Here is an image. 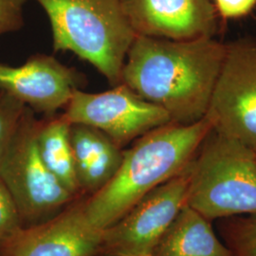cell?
Instances as JSON below:
<instances>
[{"mask_svg":"<svg viewBox=\"0 0 256 256\" xmlns=\"http://www.w3.org/2000/svg\"><path fill=\"white\" fill-rule=\"evenodd\" d=\"M227 50L214 37L170 40L136 36L122 82L164 110L171 122L191 124L209 108Z\"/></svg>","mask_w":256,"mask_h":256,"instance_id":"obj_1","label":"cell"},{"mask_svg":"<svg viewBox=\"0 0 256 256\" xmlns=\"http://www.w3.org/2000/svg\"><path fill=\"white\" fill-rule=\"evenodd\" d=\"M212 130L205 116L191 124H167L135 140L124 150L117 173L106 185L84 198V209L96 229L111 226L156 187L192 162Z\"/></svg>","mask_w":256,"mask_h":256,"instance_id":"obj_2","label":"cell"},{"mask_svg":"<svg viewBox=\"0 0 256 256\" xmlns=\"http://www.w3.org/2000/svg\"><path fill=\"white\" fill-rule=\"evenodd\" d=\"M50 23L54 52H70L90 63L111 86L122 82L136 34L120 0H36Z\"/></svg>","mask_w":256,"mask_h":256,"instance_id":"obj_3","label":"cell"},{"mask_svg":"<svg viewBox=\"0 0 256 256\" xmlns=\"http://www.w3.org/2000/svg\"><path fill=\"white\" fill-rule=\"evenodd\" d=\"M185 204L210 221L256 214L254 149L212 130L190 165Z\"/></svg>","mask_w":256,"mask_h":256,"instance_id":"obj_4","label":"cell"},{"mask_svg":"<svg viewBox=\"0 0 256 256\" xmlns=\"http://www.w3.org/2000/svg\"><path fill=\"white\" fill-rule=\"evenodd\" d=\"M39 119L25 108L0 164V180L16 202L24 226L52 218L75 198L50 172L36 142Z\"/></svg>","mask_w":256,"mask_h":256,"instance_id":"obj_5","label":"cell"},{"mask_svg":"<svg viewBox=\"0 0 256 256\" xmlns=\"http://www.w3.org/2000/svg\"><path fill=\"white\" fill-rule=\"evenodd\" d=\"M191 162L180 174L156 187L119 220L102 230L96 256H153L185 204Z\"/></svg>","mask_w":256,"mask_h":256,"instance_id":"obj_6","label":"cell"},{"mask_svg":"<svg viewBox=\"0 0 256 256\" xmlns=\"http://www.w3.org/2000/svg\"><path fill=\"white\" fill-rule=\"evenodd\" d=\"M206 117L214 131L256 149V43L227 45Z\"/></svg>","mask_w":256,"mask_h":256,"instance_id":"obj_7","label":"cell"},{"mask_svg":"<svg viewBox=\"0 0 256 256\" xmlns=\"http://www.w3.org/2000/svg\"><path fill=\"white\" fill-rule=\"evenodd\" d=\"M64 110L72 124L97 128L122 148L171 122L164 110L140 97L124 82L99 93L76 90Z\"/></svg>","mask_w":256,"mask_h":256,"instance_id":"obj_8","label":"cell"},{"mask_svg":"<svg viewBox=\"0 0 256 256\" xmlns=\"http://www.w3.org/2000/svg\"><path fill=\"white\" fill-rule=\"evenodd\" d=\"M101 238L80 196L52 218L16 230L0 245V256H96Z\"/></svg>","mask_w":256,"mask_h":256,"instance_id":"obj_9","label":"cell"},{"mask_svg":"<svg viewBox=\"0 0 256 256\" xmlns=\"http://www.w3.org/2000/svg\"><path fill=\"white\" fill-rule=\"evenodd\" d=\"M86 78L52 55H32L18 66L0 63V90L7 92L36 114L50 117L64 110Z\"/></svg>","mask_w":256,"mask_h":256,"instance_id":"obj_10","label":"cell"},{"mask_svg":"<svg viewBox=\"0 0 256 256\" xmlns=\"http://www.w3.org/2000/svg\"><path fill=\"white\" fill-rule=\"evenodd\" d=\"M136 36L170 40L214 37L218 12L212 0H120Z\"/></svg>","mask_w":256,"mask_h":256,"instance_id":"obj_11","label":"cell"},{"mask_svg":"<svg viewBox=\"0 0 256 256\" xmlns=\"http://www.w3.org/2000/svg\"><path fill=\"white\" fill-rule=\"evenodd\" d=\"M70 138L80 192L92 196L117 173L124 148L101 130L82 124H70Z\"/></svg>","mask_w":256,"mask_h":256,"instance_id":"obj_12","label":"cell"},{"mask_svg":"<svg viewBox=\"0 0 256 256\" xmlns=\"http://www.w3.org/2000/svg\"><path fill=\"white\" fill-rule=\"evenodd\" d=\"M152 256H234L212 229L210 220L184 204Z\"/></svg>","mask_w":256,"mask_h":256,"instance_id":"obj_13","label":"cell"},{"mask_svg":"<svg viewBox=\"0 0 256 256\" xmlns=\"http://www.w3.org/2000/svg\"><path fill=\"white\" fill-rule=\"evenodd\" d=\"M72 122L64 113L39 120L36 142L39 154L50 172L75 198H80L70 138Z\"/></svg>","mask_w":256,"mask_h":256,"instance_id":"obj_14","label":"cell"},{"mask_svg":"<svg viewBox=\"0 0 256 256\" xmlns=\"http://www.w3.org/2000/svg\"><path fill=\"white\" fill-rule=\"evenodd\" d=\"M222 236L234 256H256V214L228 218L222 223Z\"/></svg>","mask_w":256,"mask_h":256,"instance_id":"obj_15","label":"cell"},{"mask_svg":"<svg viewBox=\"0 0 256 256\" xmlns=\"http://www.w3.org/2000/svg\"><path fill=\"white\" fill-rule=\"evenodd\" d=\"M25 106L9 93L0 90V164L18 128Z\"/></svg>","mask_w":256,"mask_h":256,"instance_id":"obj_16","label":"cell"},{"mask_svg":"<svg viewBox=\"0 0 256 256\" xmlns=\"http://www.w3.org/2000/svg\"><path fill=\"white\" fill-rule=\"evenodd\" d=\"M22 226L16 202L0 180V245Z\"/></svg>","mask_w":256,"mask_h":256,"instance_id":"obj_17","label":"cell"},{"mask_svg":"<svg viewBox=\"0 0 256 256\" xmlns=\"http://www.w3.org/2000/svg\"><path fill=\"white\" fill-rule=\"evenodd\" d=\"M28 0H0V36L24 26L23 9Z\"/></svg>","mask_w":256,"mask_h":256,"instance_id":"obj_18","label":"cell"},{"mask_svg":"<svg viewBox=\"0 0 256 256\" xmlns=\"http://www.w3.org/2000/svg\"><path fill=\"white\" fill-rule=\"evenodd\" d=\"M212 2L218 14L224 19L243 18L256 6V0H212Z\"/></svg>","mask_w":256,"mask_h":256,"instance_id":"obj_19","label":"cell"},{"mask_svg":"<svg viewBox=\"0 0 256 256\" xmlns=\"http://www.w3.org/2000/svg\"><path fill=\"white\" fill-rule=\"evenodd\" d=\"M254 152H256V148L254 149Z\"/></svg>","mask_w":256,"mask_h":256,"instance_id":"obj_20","label":"cell"}]
</instances>
